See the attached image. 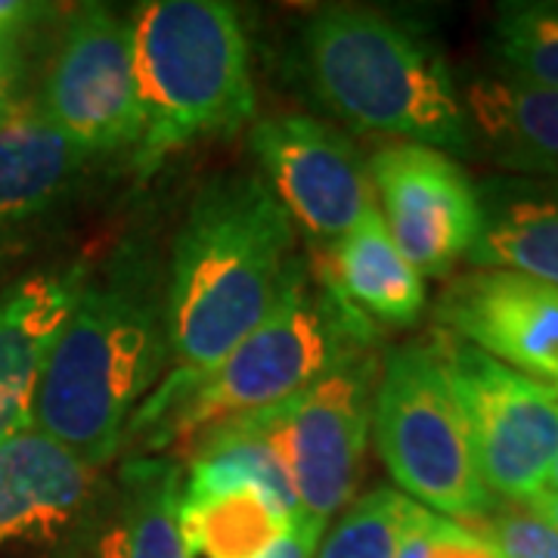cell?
Instances as JSON below:
<instances>
[{
  "mask_svg": "<svg viewBox=\"0 0 558 558\" xmlns=\"http://www.w3.org/2000/svg\"><path fill=\"white\" fill-rule=\"evenodd\" d=\"M168 363L165 267L143 242H124L102 274L90 270L62 326L35 391L32 428L102 472Z\"/></svg>",
  "mask_w": 558,
  "mask_h": 558,
  "instance_id": "cell-1",
  "label": "cell"
},
{
  "mask_svg": "<svg viewBox=\"0 0 558 558\" xmlns=\"http://www.w3.org/2000/svg\"><path fill=\"white\" fill-rule=\"evenodd\" d=\"M381 329L351 311L314 260L299 258L270 314L205 373H168L131 418L124 440L156 453L193 447L233 418L270 410L363 354Z\"/></svg>",
  "mask_w": 558,
  "mask_h": 558,
  "instance_id": "cell-2",
  "label": "cell"
},
{
  "mask_svg": "<svg viewBox=\"0 0 558 558\" xmlns=\"http://www.w3.org/2000/svg\"><path fill=\"white\" fill-rule=\"evenodd\" d=\"M299 258L295 223L260 174L208 180L165 267L171 373L218 366L270 314Z\"/></svg>",
  "mask_w": 558,
  "mask_h": 558,
  "instance_id": "cell-3",
  "label": "cell"
},
{
  "mask_svg": "<svg viewBox=\"0 0 558 558\" xmlns=\"http://www.w3.org/2000/svg\"><path fill=\"white\" fill-rule=\"evenodd\" d=\"M299 69L317 102L344 124L472 156L465 102L435 40L398 16L332 3L299 32Z\"/></svg>",
  "mask_w": 558,
  "mask_h": 558,
  "instance_id": "cell-4",
  "label": "cell"
},
{
  "mask_svg": "<svg viewBox=\"0 0 558 558\" xmlns=\"http://www.w3.org/2000/svg\"><path fill=\"white\" fill-rule=\"evenodd\" d=\"M143 137L140 178L180 149L236 134L255 116L248 38L240 13L220 0H146L131 13Z\"/></svg>",
  "mask_w": 558,
  "mask_h": 558,
  "instance_id": "cell-5",
  "label": "cell"
},
{
  "mask_svg": "<svg viewBox=\"0 0 558 558\" xmlns=\"http://www.w3.org/2000/svg\"><path fill=\"white\" fill-rule=\"evenodd\" d=\"M373 435L400 494L428 512L478 524L499 506L481 478L469 425L432 339L407 341L381 357Z\"/></svg>",
  "mask_w": 558,
  "mask_h": 558,
  "instance_id": "cell-6",
  "label": "cell"
},
{
  "mask_svg": "<svg viewBox=\"0 0 558 558\" xmlns=\"http://www.w3.org/2000/svg\"><path fill=\"white\" fill-rule=\"evenodd\" d=\"M432 344L469 425L487 490L499 502H531L558 459V391L444 329Z\"/></svg>",
  "mask_w": 558,
  "mask_h": 558,
  "instance_id": "cell-7",
  "label": "cell"
},
{
  "mask_svg": "<svg viewBox=\"0 0 558 558\" xmlns=\"http://www.w3.org/2000/svg\"><path fill=\"white\" fill-rule=\"evenodd\" d=\"M379 369V351L363 354L258 413L301 512L319 524L344 512L357 490Z\"/></svg>",
  "mask_w": 558,
  "mask_h": 558,
  "instance_id": "cell-8",
  "label": "cell"
},
{
  "mask_svg": "<svg viewBox=\"0 0 558 558\" xmlns=\"http://www.w3.org/2000/svg\"><path fill=\"white\" fill-rule=\"evenodd\" d=\"M35 102L90 159L137 149L143 112L131 16L106 3L75 7L62 22Z\"/></svg>",
  "mask_w": 558,
  "mask_h": 558,
  "instance_id": "cell-9",
  "label": "cell"
},
{
  "mask_svg": "<svg viewBox=\"0 0 558 558\" xmlns=\"http://www.w3.org/2000/svg\"><path fill=\"white\" fill-rule=\"evenodd\" d=\"M260 178L314 248L339 242L369 211L376 193L366 161L339 128L314 116H270L248 134Z\"/></svg>",
  "mask_w": 558,
  "mask_h": 558,
  "instance_id": "cell-10",
  "label": "cell"
},
{
  "mask_svg": "<svg viewBox=\"0 0 558 558\" xmlns=\"http://www.w3.org/2000/svg\"><path fill=\"white\" fill-rule=\"evenodd\" d=\"M385 230L418 270L447 277L478 240L481 193L453 156L422 143H388L366 161Z\"/></svg>",
  "mask_w": 558,
  "mask_h": 558,
  "instance_id": "cell-11",
  "label": "cell"
},
{
  "mask_svg": "<svg viewBox=\"0 0 558 558\" xmlns=\"http://www.w3.org/2000/svg\"><path fill=\"white\" fill-rule=\"evenodd\" d=\"M440 329L558 391V289L515 270H472L440 292Z\"/></svg>",
  "mask_w": 558,
  "mask_h": 558,
  "instance_id": "cell-12",
  "label": "cell"
},
{
  "mask_svg": "<svg viewBox=\"0 0 558 558\" xmlns=\"http://www.w3.org/2000/svg\"><path fill=\"white\" fill-rule=\"evenodd\" d=\"M178 459H124L97 481L75 524L62 534V558H190L180 531Z\"/></svg>",
  "mask_w": 558,
  "mask_h": 558,
  "instance_id": "cell-13",
  "label": "cell"
},
{
  "mask_svg": "<svg viewBox=\"0 0 558 558\" xmlns=\"http://www.w3.org/2000/svg\"><path fill=\"white\" fill-rule=\"evenodd\" d=\"M90 264L44 267L0 292V444L32 425L44 366L75 311Z\"/></svg>",
  "mask_w": 558,
  "mask_h": 558,
  "instance_id": "cell-14",
  "label": "cell"
},
{
  "mask_svg": "<svg viewBox=\"0 0 558 558\" xmlns=\"http://www.w3.org/2000/svg\"><path fill=\"white\" fill-rule=\"evenodd\" d=\"M90 156L22 97L0 119V252L60 211L81 186Z\"/></svg>",
  "mask_w": 558,
  "mask_h": 558,
  "instance_id": "cell-15",
  "label": "cell"
},
{
  "mask_svg": "<svg viewBox=\"0 0 558 558\" xmlns=\"http://www.w3.org/2000/svg\"><path fill=\"white\" fill-rule=\"evenodd\" d=\"M100 469L62 444L22 428L0 444V546L57 543L94 494Z\"/></svg>",
  "mask_w": 558,
  "mask_h": 558,
  "instance_id": "cell-16",
  "label": "cell"
},
{
  "mask_svg": "<svg viewBox=\"0 0 558 558\" xmlns=\"http://www.w3.org/2000/svg\"><path fill=\"white\" fill-rule=\"evenodd\" d=\"M475 153L512 178H558V90L484 75L462 90Z\"/></svg>",
  "mask_w": 558,
  "mask_h": 558,
  "instance_id": "cell-17",
  "label": "cell"
},
{
  "mask_svg": "<svg viewBox=\"0 0 558 558\" xmlns=\"http://www.w3.org/2000/svg\"><path fill=\"white\" fill-rule=\"evenodd\" d=\"M481 233L469 264L475 270H515L558 289V178L484 180Z\"/></svg>",
  "mask_w": 558,
  "mask_h": 558,
  "instance_id": "cell-18",
  "label": "cell"
},
{
  "mask_svg": "<svg viewBox=\"0 0 558 558\" xmlns=\"http://www.w3.org/2000/svg\"><path fill=\"white\" fill-rule=\"evenodd\" d=\"M314 264L351 311L376 326H413L425 311V279L385 230L379 208L339 242L314 248Z\"/></svg>",
  "mask_w": 558,
  "mask_h": 558,
  "instance_id": "cell-19",
  "label": "cell"
},
{
  "mask_svg": "<svg viewBox=\"0 0 558 558\" xmlns=\"http://www.w3.org/2000/svg\"><path fill=\"white\" fill-rule=\"evenodd\" d=\"M245 487L267 494L289 519L301 512L292 481L286 475V465L279 462L258 413L233 418L190 447V465L183 472L180 502L223 497Z\"/></svg>",
  "mask_w": 558,
  "mask_h": 558,
  "instance_id": "cell-20",
  "label": "cell"
},
{
  "mask_svg": "<svg viewBox=\"0 0 558 558\" xmlns=\"http://www.w3.org/2000/svg\"><path fill=\"white\" fill-rule=\"evenodd\" d=\"M289 521L277 502L255 487L180 502V531L190 558H260Z\"/></svg>",
  "mask_w": 558,
  "mask_h": 558,
  "instance_id": "cell-21",
  "label": "cell"
},
{
  "mask_svg": "<svg viewBox=\"0 0 558 558\" xmlns=\"http://www.w3.org/2000/svg\"><path fill=\"white\" fill-rule=\"evenodd\" d=\"M497 75L558 90V0L499 3L487 32Z\"/></svg>",
  "mask_w": 558,
  "mask_h": 558,
  "instance_id": "cell-22",
  "label": "cell"
},
{
  "mask_svg": "<svg viewBox=\"0 0 558 558\" xmlns=\"http://www.w3.org/2000/svg\"><path fill=\"white\" fill-rule=\"evenodd\" d=\"M413 499L398 487H376L341 512L314 558H398L400 537L410 524Z\"/></svg>",
  "mask_w": 558,
  "mask_h": 558,
  "instance_id": "cell-23",
  "label": "cell"
},
{
  "mask_svg": "<svg viewBox=\"0 0 558 558\" xmlns=\"http://www.w3.org/2000/svg\"><path fill=\"white\" fill-rule=\"evenodd\" d=\"M398 558H499L478 527L459 524L413 506L410 524L400 537Z\"/></svg>",
  "mask_w": 558,
  "mask_h": 558,
  "instance_id": "cell-24",
  "label": "cell"
},
{
  "mask_svg": "<svg viewBox=\"0 0 558 558\" xmlns=\"http://www.w3.org/2000/svg\"><path fill=\"white\" fill-rule=\"evenodd\" d=\"M481 534L499 558H558V527L524 502H499L481 521Z\"/></svg>",
  "mask_w": 558,
  "mask_h": 558,
  "instance_id": "cell-25",
  "label": "cell"
},
{
  "mask_svg": "<svg viewBox=\"0 0 558 558\" xmlns=\"http://www.w3.org/2000/svg\"><path fill=\"white\" fill-rule=\"evenodd\" d=\"M22 69H25V35L0 28V119L22 100Z\"/></svg>",
  "mask_w": 558,
  "mask_h": 558,
  "instance_id": "cell-26",
  "label": "cell"
},
{
  "mask_svg": "<svg viewBox=\"0 0 558 558\" xmlns=\"http://www.w3.org/2000/svg\"><path fill=\"white\" fill-rule=\"evenodd\" d=\"M323 531H326V524H319V521L307 519L304 512H299L260 558H314L319 539H323Z\"/></svg>",
  "mask_w": 558,
  "mask_h": 558,
  "instance_id": "cell-27",
  "label": "cell"
},
{
  "mask_svg": "<svg viewBox=\"0 0 558 558\" xmlns=\"http://www.w3.org/2000/svg\"><path fill=\"white\" fill-rule=\"evenodd\" d=\"M524 506H531L537 515L549 521V524H556L558 527V494H549V490H543L537 497L531 499V502H524Z\"/></svg>",
  "mask_w": 558,
  "mask_h": 558,
  "instance_id": "cell-28",
  "label": "cell"
},
{
  "mask_svg": "<svg viewBox=\"0 0 558 558\" xmlns=\"http://www.w3.org/2000/svg\"><path fill=\"white\" fill-rule=\"evenodd\" d=\"M543 490H549V494H558V459L553 462V469H549V478H546V487Z\"/></svg>",
  "mask_w": 558,
  "mask_h": 558,
  "instance_id": "cell-29",
  "label": "cell"
}]
</instances>
